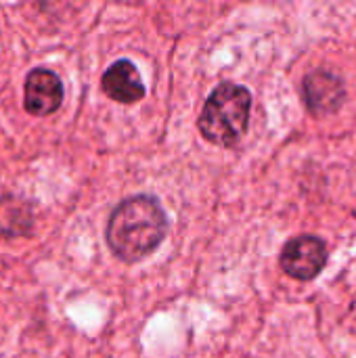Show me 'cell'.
Masks as SVG:
<instances>
[{
    "instance_id": "6da1fadb",
    "label": "cell",
    "mask_w": 356,
    "mask_h": 358,
    "mask_svg": "<svg viewBox=\"0 0 356 358\" xmlns=\"http://www.w3.org/2000/svg\"><path fill=\"white\" fill-rule=\"evenodd\" d=\"M168 233V216L157 199L136 195L122 201L107 224V243L124 262L149 256Z\"/></svg>"
},
{
    "instance_id": "7a4b0ae2",
    "label": "cell",
    "mask_w": 356,
    "mask_h": 358,
    "mask_svg": "<svg viewBox=\"0 0 356 358\" xmlns=\"http://www.w3.org/2000/svg\"><path fill=\"white\" fill-rule=\"evenodd\" d=\"M250 111H252V94L248 88L239 84L225 82L218 88L212 90L208 96L201 115H199V132L206 141L220 145V147H233L241 141V136L248 130L250 124Z\"/></svg>"
},
{
    "instance_id": "3957f363",
    "label": "cell",
    "mask_w": 356,
    "mask_h": 358,
    "mask_svg": "<svg viewBox=\"0 0 356 358\" xmlns=\"http://www.w3.org/2000/svg\"><path fill=\"white\" fill-rule=\"evenodd\" d=\"M279 262L292 279L313 281L327 264V248L319 237L302 235L285 243Z\"/></svg>"
},
{
    "instance_id": "277c9868",
    "label": "cell",
    "mask_w": 356,
    "mask_h": 358,
    "mask_svg": "<svg viewBox=\"0 0 356 358\" xmlns=\"http://www.w3.org/2000/svg\"><path fill=\"white\" fill-rule=\"evenodd\" d=\"M302 94L306 101V107L315 115H329L336 113L344 101H346V88L344 82L327 69H317L304 78Z\"/></svg>"
},
{
    "instance_id": "5b68a950",
    "label": "cell",
    "mask_w": 356,
    "mask_h": 358,
    "mask_svg": "<svg viewBox=\"0 0 356 358\" xmlns=\"http://www.w3.org/2000/svg\"><path fill=\"white\" fill-rule=\"evenodd\" d=\"M63 103V84L50 69H34L25 78V109L44 117L55 113Z\"/></svg>"
},
{
    "instance_id": "8992f818",
    "label": "cell",
    "mask_w": 356,
    "mask_h": 358,
    "mask_svg": "<svg viewBox=\"0 0 356 358\" xmlns=\"http://www.w3.org/2000/svg\"><path fill=\"white\" fill-rule=\"evenodd\" d=\"M103 92L124 105H132L145 96V84L141 80L138 69L134 67L132 61L120 59L115 61L101 78Z\"/></svg>"
},
{
    "instance_id": "52a82bcc",
    "label": "cell",
    "mask_w": 356,
    "mask_h": 358,
    "mask_svg": "<svg viewBox=\"0 0 356 358\" xmlns=\"http://www.w3.org/2000/svg\"><path fill=\"white\" fill-rule=\"evenodd\" d=\"M31 229H34V216L29 203L13 195L0 197V235L19 237V235H29Z\"/></svg>"
}]
</instances>
